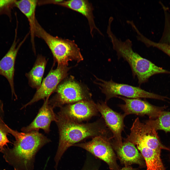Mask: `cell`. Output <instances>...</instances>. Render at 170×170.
I'll return each mask as SVG.
<instances>
[{"label":"cell","mask_w":170,"mask_h":170,"mask_svg":"<svg viewBox=\"0 0 170 170\" xmlns=\"http://www.w3.org/2000/svg\"><path fill=\"white\" fill-rule=\"evenodd\" d=\"M56 122L59 129V140L54 158L55 168L64 153L69 147L87 138L99 136H108L109 129L103 118L92 123L75 122L58 113Z\"/></svg>","instance_id":"1"},{"label":"cell","mask_w":170,"mask_h":170,"mask_svg":"<svg viewBox=\"0 0 170 170\" xmlns=\"http://www.w3.org/2000/svg\"><path fill=\"white\" fill-rule=\"evenodd\" d=\"M9 133L15 140L11 149H3L4 157L15 170H34L35 155L38 151L51 140L38 131L20 132L10 128Z\"/></svg>","instance_id":"2"},{"label":"cell","mask_w":170,"mask_h":170,"mask_svg":"<svg viewBox=\"0 0 170 170\" xmlns=\"http://www.w3.org/2000/svg\"><path fill=\"white\" fill-rule=\"evenodd\" d=\"M110 37L118 58H122L128 63L133 76L137 78L140 85L148 81L149 78L154 75L160 73L170 74V71L156 65L134 52L128 42H123L117 39L113 35Z\"/></svg>","instance_id":"3"},{"label":"cell","mask_w":170,"mask_h":170,"mask_svg":"<svg viewBox=\"0 0 170 170\" xmlns=\"http://www.w3.org/2000/svg\"><path fill=\"white\" fill-rule=\"evenodd\" d=\"M35 35L42 39L51 50L58 65L68 66L69 61L83 60L80 49L74 41L54 37L46 31L37 21Z\"/></svg>","instance_id":"4"},{"label":"cell","mask_w":170,"mask_h":170,"mask_svg":"<svg viewBox=\"0 0 170 170\" xmlns=\"http://www.w3.org/2000/svg\"><path fill=\"white\" fill-rule=\"evenodd\" d=\"M55 94L49 100L54 108L85 100L91 99L92 95L88 89L76 81L72 76L60 83L55 92Z\"/></svg>","instance_id":"5"},{"label":"cell","mask_w":170,"mask_h":170,"mask_svg":"<svg viewBox=\"0 0 170 170\" xmlns=\"http://www.w3.org/2000/svg\"><path fill=\"white\" fill-rule=\"evenodd\" d=\"M98 82L94 81L98 85L102 92L105 94V102L110 98L121 95L131 98H149L165 101L168 98L147 91L138 87L127 84L119 83L113 81L111 79L108 81L98 78Z\"/></svg>","instance_id":"6"},{"label":"cell","mask_w":170,"mask_h":170,"mask_svg":"<svg viewBox=\"0 0 170 170\" xmlns=\"http://www.w3.org/2000/svg\"><path fill=\"white\" fill-rule=\"evenodd\" d=\"M112 138L110 136H98L89 142L73 146L84 149L104 161L111 170H119L116 156L111 144Z\"/></svg>","instance_id":"7"},{"label":"cell","mask_w":170,"mask_h":170,"mask_svg":"<svg viewBox=\"0 0 170 170\" xmlns=\"http://www.w3.org/2000/svg\"><path fill=\"white\" fill-rule=\"evenodd\" d=\"M72 67L68 66L58 65L55 69H52L43 80L32 99L22 108H25L38 101L49 98L54 92L59 84L68 75V72Z\"/></svg>","instance_id":"8"},{"label":"cell","mask_w":170,"mask_h":170,"mask_svg":"<svg viewBox=\"0 0 170 170\" xmlns=\"http://www.w3.org/2000/svg\"><path fill=\"white\" fill-rule=\"evenodd\" d=\"M99 112L101 114L108 128L112 132L113 138L111 145L113 149L121 145L123 143L121 133L124 125L123 120L126 116L113 110L105 102L96 104Z\"/></svg>","instance_id":"9"},{"label":"cell","mask_w":170,"mask_h":170,"mask_svg":"<svg viewBox=\"0 0 170 170\" xmlns=\"http://www.w3.org/2000/svg\"><path fill=\"white\" fill-rule=\"evenodd\" d=\"M60 108L58 113L79 123L89 120L99 112L96 104L92 99L66 105Z\"/></svg>","instance_id":"10"},{"label":"cell","mask_w":170,"mask_h":170,"mask_svg":"<svg viewBox=\"0 0 170 170\" xmlns=\"http://www.w3.org/2000/svg\"><path fill=\"white\" fill-rule=\"evenodd\" d=\"M116 97L123 100L124 104H120L119 106L123 111L126 116L134 114L141 116L147 115L150 119L157 118L167 106H157L153 105L148 102L140 98H129L117 96Z\"/></svg>","instance_id":"11"},{"label":"cell","mask_w":170,"mask_h":170,"mask_svg":"<svg viewBox=\"0 0 170 170\" xmlns=\"http://www.w3.org/2000/svg\"><path fill=\"white\" fill-rule=\"evenodd\" d=\"M14 39L10 47L4 56L0 61V75L5 77L9 84L12 95L17 98L15 91L14 76L15 60L18 52L24 42L26 38L17 46V28L15 29Z\"/></svg>","instance_id":"12"},{"label":"cell","mask_w":170,"mask_h":170,"mask_svg":"<svg viewBox=\"0 0 170 170\" xmlns=\"http://www.w3.org/2000/svg\"><path fill=\"white\" fill-rule=\"evenodd\" d=\"M49 98L44 100V103L40 109L35 118L28 126L23 127L22 132L28 133L33 131H38L42 129L46 133L50 131L51 122L57 120V115L54 113L53 108L49 103Z\"/></svg>","instance_id":"13"},{"label":"cell","mask_w":170,"mask_h":170,"mask_svg":"<svg viewBox=\"0 0 170 170\" xmlns=\"http://www.w3.org/2000/svg\"><path fill=\"white\" fill-rule=\"evenodd\" d=\"M121 163L125 166L134 164L144 167L146 164L141 154L132 143L125 140L120 146L115 149Z\"/></svg>","instance_id":"14"},{"label":"cell","mask_w":170,"mask_h":170,"mask_svg":"<svg viewBox=\"0 0 170 170\" xmlns=\"http://www.w3.org/2000/svg\"><path fill=\"white\" fill-rule=\"evenodd\" d=\"M57 4L81 13L87 19L92 36L93 31L96 29L100 31L95 25L93 15V8L92 4L87 0H63Z\"/></svg>","instance_id":"15"},{"label":"cell","mask_w":170,"mask_h":170,"mask_svg":"<svg viewBox=\"0 0 170 170\" xmlns=\"http://www.w3.org/2000/svg\"><path fill=\"white\" fill-rule=\"evenodd\" d=\"M37 2V0H16L15 3V7L28 19L30 27L31 40L33 47H34V38L37 20L35 18V11Z\"/></svg>","instance_id":"16"},{"label":"cell","mask_w":170,"mask_h":170,"mask_svg":"<svg viewBox=\"0 0 170 170\" xmlns=\"http://www.w3.org/2000/svg\"><path fill=\"white\" fill-rule=\"evenodd\" d=\"M47 63L44 57L38 55L32 69L26 74L29 84L32 88L37 89L40 86Z\"/></svg>","instance_id":"17"},{"label":"cell","mask_w":170,"mask_h":170,"mask_svg":"<svg viewBox=\"0 0 170 170\" xmlns=\"http://www.w3.org/2000/svg\"><path fill=\"white\" fill-rule=\"evenodd\" d=\"M145 123L157 131L162 130L170 132V112L163 111L157 118L148 120Z\"/></svg>","instance_id":"18"},{"label":"cell","mask_w":170,"mask_h":170,"mask_svg":"<svg viewBox=\"0 0 170 170\" xmlns=\"http://www.w3.org/2000/svg\"><path fill=\"white\" fill-rule=\"evenodd\" d=\"M160 4L163 11L164 22L163 31L159 42L170 45V9L162 2Z\"/></svg>","instance_id":"19"},{"label":"cell","mask_w":170,"mask_h":170,"mask_svg":"<svg viewBox=\"0 0 170 170\" xmlns=\"http://www.w3.org/2000/svg\"><path fill=\"white\" fill-rule=\"evenodd\" d=\"M16 1L15 0H0V15H6L11 21V10L13 7H15Z\"/></svg>","instance_id":"20"},{"label":"cell","mask_w":170,"mask_h":170,"mask_svg":"<svg viewBox=\"0 0 170 170\" xmlns=\"http://www.w3.org/2000/svg\"><path fill=\"white\" fill-rule=\"evenodd\" d=\"M9 127L0 119V149L3 150L4 148L9 142L7 135L9 133Z\"/></svg>","instance_id":"21"},{"label":"cell","mask_w":170,"mask_h":170,"mask_svg":"<svg viewBox=\"0 0 170 170\" xmlns=\"http://www.w3.org/2000/svg\"><path fill=\"white\" fill-rule=\"evenodd\" d=\"M147 45L157 48L164 52L170 57V45L166 44L156 42L148 39L147 42Z\"/></svg>","instance_id":"22"},{"label":"cell","mask_w":170,"mask_h":170,"mask_svg":"<svg viewBox=\"0 0 170 170\" xmlns=\"http://www.w3.org/2000/svg\"><path fill=\"white\" fill-rule=\"evenodd\" d=\"M4 116L3 110V104L2 101L0 99V119H3Z\"/></svg>","instance_id":"23"},{"label":"cell","mask_w":170,"mask_h":170,"mask_svg":"<svg viewBox=\"0 0 170 170\" xmlns=\"http://www.w3.org/2000/svg\"><path fill=\"white\" fill-rule=\"evenodd\" d=\"M119 170H136L135 168H134L130 166H125L121 169Z\"/></svg>","instance_id":"24"},{"label":"cell","mask_w":170,"mask_h":170,"mask_svg":"<svg viewBox=\"0 0 170 170\" xmlns=\"http://www.w3.org/2000/svg\"><path fill=\"white\" fill-rule=\"evenodd\" d=\"M87 170H98L97 169H88Z\"/></svg>","instance_id":"25"},{"label":"cell","mask_w":170,"mask_h":170,"mask_svg":"<svg viewBox=\"0 0 170 170\" xmlns=\"http://www.w3.org/2000/svg\"></svg>","instance_id":"26"},{"label":"cell","mask_w":170,"mask_h":170,"mask_svg":"<svg viewBox=\"0 0 170 170\" xmlns=\"http://www.w3.org/2000/svg\"></svg>","instance_id":"27"}]
</instances>
